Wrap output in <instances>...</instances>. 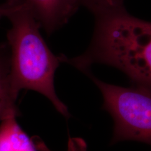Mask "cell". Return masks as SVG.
I'll list each match as a JSON object with an SVG mask.
<instances>
[{
	"label": "cell",
	"mask_w": 151,
	"mask_h": 151,
	"mask_svg": "<svg viewBox=\"0 0 151 151\" xmlns=\"http://www.w3.org/2000/svg\"><path fill=\"white\" fill-rule=\"evenodd\" d=\"M39 151H52L42 142L39 146ZM67 151H88V146L83 139L78 137H69Z\"/></svg>",
	"instance_id": "cell-8"
},
{
	"label": "cell",
	"mask_w": 151,
	"mask_h": 151,
	"mask_svg": "<svg viewBox=\"0 0 151 151\" xmlns=\"http://www.w3.org/2000/svg\"><path fill=\"white\" fill-rule=\"evenodd\" d=\"M3 17H4V9L3 4H0V20Z\"/></svg>",
	"instance_id": "cell-9"
},
{
	"label": "cell",
	"mask_w": 151,
	"mask_h": 151,
	"mask_svg": "<svg viewBox=\"0 0 151 151\" xmlns=\"http://www.w3.org/2000/svg\"><path fill=\"white\" fill-rule=\"evenodd\" d=\"M95 25L88 48L74 58L60 54L62 63L85 73L94 64L114 67L132 86L151 91V22L125 9L94 16Z\"/></svg>",
	"instance_id": "cell-1"
},
{
	"label": "cell",
	"mask_w": 151,
	"mask_h": 151,
	"mask_svg": "<svg viewBox=\"0 0 151 151\" xmlns=\"http://www.w3.org/2000/svg\"><path fill=\"white\" fill-rule=\"evenodd\" d=\"M18 113H11L0 122V151H37L17 121Z\"/></svg>",
	"instance_id": "cell-5"
},
{
	"label": "cell",
	"mask_w": 151,
	"mask_h": 151,
	"mask_svg": "<svg viewBox=\"0 0 151 151\" xmlns=\"http://www.w3.org/2000/svg\"><path fill=\"white\" fill-rule=\"evenodd\" d=\"M124 0H80L81 4L89 9L94 16L124 9Z\"/></svg>",
	"instance_id": "cell-7"
},
{
	"label": "cell",
	"mask_w": 151,
	"mask_h": 151,
	"mask_svg": "<svg viewBox=\"0 0 151 151\" xmlns=\"http://www.w3.org/2000/svg\"><path fill=\"white\" fill-rule=\"evenodd\" d=\"M97 86L103 97L102 110L113 120L111 145L120 141H137L151 146V91L135 86L124 88L107 83L84 73Z\"/></svg>",
	"instance_id": "cell-3"
},
{
	"label": "cell",
	"mask_w": 151,
	"mask_h": 151,
	"mask_svg": "<svg viewBox=\"0 0 151 151\" xmlns=\"http://www.w3.org/2000/svg\"><path fill=\"white\" fill-rule=\"evenodd\" d=\"M4 17L11 22L7 32L10 52V84L17 100L22 90H32L46 97L66 118L71 116L59 99L54 86L55 71L62 63L48 48L40 32L41 24L24 0H5Z\"/></svg>",
	"instance_id": "cell-2"
},
{
	"label": "cell",
	"mask_w": 151,
	"mask_h": 151,
	"mask_svg": "<svg viewBox=\"0 0 151 151\" xmlns=\"http://www.w3.org/2000/svg\"><path fill=\"white\" fill-rule=\"evenodd\" d=\"M16 101L11 90L9 46L0 44V122L11 113H19Z\"/></svg>",
	"instance_id": "cell-6"
},
{
	"label": "cell",
	"mask_w": 151,
	"mask_h": 151,
	"mask_svg": "<svg viewBox=\"0 0 151 151\" xmlns=\"http://www.w3.org/2000/svg\"><path fill=\"white\" fill-rule=\"evenodd\" d=\"M48 35L63 27L81 5L80 0H24Z\"/></svg>",
	"instance_id": "cell-4"
}]
</instances>
